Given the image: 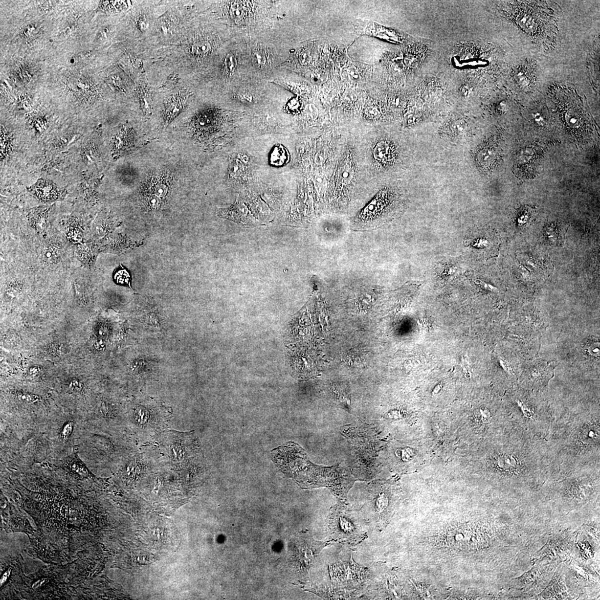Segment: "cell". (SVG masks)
I'll return each mask as SVG.
<instances>
[{
    "instance_id": "obj_1",
    "label": "cell",
    "mask_w": 600,
    "mask_h": 600,
    "mask_svg": "<svg viewBox=\"0 0 600 600\" xmlns=\"http://www.w3.org/2000/svg\"><path fill=\"white\" fill-rule=\"evenodd\" d=\"M76 447L80 458L89 468L96 471L116 472L138 446L127 434L85 430Z\"/></svg>"
},
{
    "instance_id": "obj_2",
    "label": "cell",
    "mask_w": 600,
    "mask_h": 600,
    "mask_svg": "<svg viewBox=\"0 0 600 600\" xmlns=\"http://www.w3.org/2000/svg\"><path fill=\"white\" fill-rule=\"evenodd\" d=\"M126 410V434L138 446L153 444L171 416L167 408L149 400L134 402Z\"/></svg>"
},
{
    "instance_id": "obj_3",
    "label": "cell",
    "mask_w": 600,
    "mask_h": 600,
    "mask_svg": "<svg viewBox=\"0 0 600 600\" xmlns=\"http://www.w3.org/2000/svg\"><path fill=\"white\" fill-rule=\"evenodd\" d=\"M158 14L148 39L140 42L144 46L164 44L185 29L192 19L193 3L185 1H159Z\"/></svg>"
},
{
    "instance_id": "obj_4",
    "label": "cell",
    "mask_w": 600,
    "mask_h": 600,
    "mask_svg": "<svg viewBox=\"0 0 600 600\" xmlns=\"http://www.w3.org/2000/svg\"><path fill=\"white\" fill-rule=\"evenodd\" d=\"M165 461L155 444L138 446L122 463L117 475L126 486L136 488L148 484Z\"/></svg>"
},
{
    "instance_id": "obj_5",
    "label": "cell",
    "mask_w": 600,
    "mask_h": 600,
    "mask_svg": "<svg viewBox=\"0 0 600 600\" xmlns=\"http://www.w3.org/2000/svg\"><path fill=\"white\" fill-rule=\"evenodd\" d=\"M153 444H156L166 463L177 471L191 459L202 454L194 431L181 432L166 428Z\"/></svg>"
},
{
    "instance_id": "obj_6",
    "label": "cell",
    "mask_w": 600,
    "mask_h": 600,
    "mask_svg": "<svg viewBox=\"0 0 600 600\" xmlns=\"http://www.w3.org/2000/svg\"><path fill=\"white\" fill-rule=\"evenodd\" d=\"M50 439L53 457L56 460L63 459L70 455L86 430L83 418L68 416L53 418Z\"/></svg>"
},
{
    "instance_id": "obj_7",
    "label": "cell",
    "mask_w": 600,
    "mask_h": 600,
    "mask_svg": "<svg viewBox=\"0 0 600 600\" xmlns=\"http://www.w3.org/2000/svg\"><path fill=\"white\" fill-rule=\"evenodd\" d=\"M156 92L161 96L159 114L164 128H166L185 111L194 95L193 92L182 84L177 85L162 84L156 89Z\"/></svg>"
},
{
    "instance_id": "obj_8",
    "label": "cell",
    "mask_w": 600,
    "mask_h": 600,
    "mask_svg": "<svg viewBox=\"0 0 600 600\" xmlns=\"http://www.w3.org/2000/svg\"><path fill=\"white\" fill-rule=\"evenodd\" d=\"M158 1H133L128 14L129 40L142 42L149 38L158 14Z\"/></svg>"
},
{
    "instance_id": "obj_9",
    "label": "cell",
    "mask_w": 600,
    "mask_h": 600,
    "mask_svg": "<svg viewBox=\"0 0 600 600\" xmlns=\"http://www.w3.org/2000/svg\"><path fill=\"white\" fill-rule=\"evenodd\" d=\"M354 513L348 509H333L329 526L334 539L346 542L360 540L364 529L362 520L357 518L358 513Z\"/></svg>"
},
{
    "instance_id": "obj_10",
    "label": "cell",
    "mask_w": 600,
    "mask_h": 600,
    "mask_svg": "<svg viewBox=\"0 0 600 600\" xmlns=\"http://www.w3.org/2000/svg\"><path fill=\"white\" fill-rule=\"evenodd\" d=\"M173 178L168 171L160 170L150 175L142 187V193L148 205L153 208L160 205L161 199L168 194Z\"/></svg>"
},
{
    "instance_id": "obj_11",
    "label": "cell",
    "mask_w": 600,
    "mask_h": 600,
    "mask_svg": "<svg viewBox=\"0 0 600 600\" xmlns=\"http://www.w3.org/2000/svg\"><path fill=\"white\" fill-rule=\"evenodd\" d=\"M555 366L554 361H534L526 367L523 374L524 380L531 388L545 390L554 377Z\"/></svg>"
},
{
    "instance_id": "obj_12",
    "label": "cell",
    "mask_w": 600,
    "mask_h": 600,
    "mask_svg": "<svg viewBox=\"0 0 600 600\" xmlns=\"http://www.w3.org/2000/svg\"><path fill=\"white\" fill-rule=\"evenodd\" d=\"M155 90L156 89L151 85L146 75L140 77L135 82L134 98L143 115L147 118L153 115Z\"/></svg>"
},
{
    "instance_id": "obj_13",
    "label": "cell",
    "mask_w": 600,
    "mask_h": 600,
    "mask_svg": "<svg viewBox=\"0 0 600 600\" xmlns=\"http://www.w3.org/2000/svg\"><path fill=\"white\" fill-rule=\"evenodd\" d=\"M355 177V167L353 154L349 152L341 162L338 169L335 177V183L337 188L342 189H348L352 186Z\"/></svg>"
},
{
    "instance_id": "obj_14",
    "label": "cell",
    "mask_w": 600,
    "mask_h": 600,
    "mask_svg": "<svg viewBox=\"0 0 600 600\" xmlns=\"http://www.w3.org/2000/svg\"><path fill=\"white\" fill-rule=\"evenodd\" d=\"M218 215L239 223H245L253 219L242 199L238 196L234 205L227 209L220 210Z\"/></svg>"
},
{
    "instance_id": "obj_15",
    "label": "cell",
    "mask_w": 600,
    "mask_h": 600,
    "mask_svg": "<svg viewBox=\"0 0 600 600\" xmlns=\"http://www.w3.org/2000/svg\"><path fill=\"white\" fill-rule=\"evenodd\" d=\"M31 191L40 201L44 202L55 201L61 198V192L58 187L46 181L37 183Z\"/></svg>"
},
{
    "instance_id": "obj_16",
    "label": "cell",
    "mask_w": 600,
    "mask_h": 600,
    "mask_svg": "<svg viewBox=\"0 0 600 600\" xmlns=\"http://www.w3.org/2000/svg\"><path fill=\"white\" fill-rule=\"evenodd\" d=\"M134 133L130 126H122L113 139V150L117 154L124 153L133 145Z\"/></svg>"
},
{
    "instance_id": "obj_17",
    "label": "cell",
    "mask_w": 600,
    "mask_h": 600,
    "mask_svg": "<svg viewBox=\"0 0 600 600\" xmlns=\"http://www.w3.org/2000/svg\"><path fill=\"white\" fill-rule=\"evenodd\" d=\"M77 258L87 267H91L96 259L98 249L94 244L86 243L77 247Z\"/></svg>"
},
{
    "instance_id": "obj_18",
    "label": "cell",
    "mask_w": 600,
    "mask_h": 600,
    "mask_svg": "<svg viewBox=\"0 0 600 600\" xmlns=\"http://www.w3.org/2000/svg\"><path fill=\"white\" fill-rule=\"evenodd\" d=\"M248 158L244 155H238L231 159L229 165V174L232 178L238 179L245 174Z\"/></svg>"
},
{
    "instance_id": "obj_19",
    "label": "cell",
    "mask_w": 600,
    "mask_h": 600,
    "mask_svg": "<svg viewBox=\"0 0 600 600\" xmlns=\"http://www.w3.org/2000/svg\"><path fill=\"white\" fill-rule=\"evenodd\" d=\"M111 225L112 223L109 218L105 216L98 218L93 223L91 229L93 238H100L104 236L111 228Z\"/></svg>"
},
{
    "instance_id": "obj_20",
    "label": "cell",
    "mask_w": 600,
    "mask_h": 600,
    "mask_svg": "<svg viewBox=\"0 0 600 600\" xmlns=\"http://www.w3.org/2000/svg\"><path fill=\"white\" fill-rule=\"evenodd\" d=\"M47 210L40 209L31 212L30 221L35 229L43 232L46 228Z\"/></svg>"
},
{
    "instance_id": "obj_21",
    "label": "cell",
    "mask_w": 600,
    "mask_h": 600,
    "mask_svg": "<svg viewBox=\"0 0 600 600\" xmlns=\"http://www.w3.org/2000/svg\"><path fill=\"white\" fill-rule=\"evenodd\" d=\"M289 160V153L284 147L280 145L275 147L270 157L271 164L275 166H282Z\"/></svg>"
},
{
    "instance_id": "obj_22",
    "label": "cell",
    "mask_w": 600,
    "mask_h": 600,
    "mask_svg": "<svg viewBox=\"0 0 600 600\" xmlns=\"http://www.w3.org/2000/svg\"><path fill=\"white\" fill-rule=\"evenodd\" d=\"M560 227L557 224H553L546 228L545 235L547 239L550 243L559 244L562 242V235Z\"/></svg>"
},
{
    "instance_id": "obj_23",
    "label": "cell",
    "mask_w": 600,
    "mask_h": 600,
    "mask_svg": "<svg viewBox=\"0 0 600 600\" xmlns=\"http://www.w3.org/2000/svg\"><path fill=\"white\" fill-rule=\"evenodd\" d=\"M496 157L495 151L490 148H486L481 150L477 155V160L481 165L488 166L495 160Z\"/></svg>"
},
{
    "instance_id": "obj_24",
    "label": "cell",
    "mask_w": 600,
    "mask_h": 600,
    "mask_svg": "<svg viewBox=\"0 0 600 600\" xmlns=\"http://www.w3.org/2000/svg\"><path fill=\"white\" fill-rule=\"evenodd\" d=\"M390 154V147L385 142H379L375 147L374 156L378 161H382L388 157Z\"/></svg>"
},
{
    "instance_id": "obj_25",
    "label": "cell",
    "mask_w": 600,
    "mask_h": 600,
    "mask_svg": "<svg viewBox=\"0 0 600 600\" xmlns=\"http://www.w3.org/2000/svg\"><path fill=\"white\" fill-rule=\"evenodd\" d=\"M474 415L476 422L481 424H488L491 421L492 415L487 408L481 407L477 409Z\"/></svg>"
},
{
    "instance_id": "obj_26",
    "label": "cell",
    "mask_w": 600,
    "mask_h": 600,
    "mask_svg": "<svg viewBox=\"0 0 600 600\" xmlns=\"http://www.w3.org/2000/svg\"><path fill=\"white\" fill-rule=\"evenodd\" d=\"M516 80L521 87L528 88L530 84V77L528 73L524 70H519L516 72Z\"/></svg>"
},
{
    "instance_id": "obj_27",
    "label": "cell",
    "mask_w": 600,
    "mask_h": 600,
    "mask_svg": "<svg viewBox=\"0 0 600 600\" xmlns=\"http://www.w3.org/2000/svg\"><path fill=\"white\" fill-rule=\"evenodd\" d=\"M113 30L112 26L110 25L104 26L101 27V29L98 32L97 38L98 40L104 41L111 39V37L113 35Z\"/></svg>"
},
{
    "instance_id": "obj_28",
    "label": "cell",
    "mask_w": 600,
    "mask_h": 600,
    "mask_svg": "<svg viewBox=\"0 0 600 600\" xmlns=\"http://www.w3.org/2000/svg\"><path fill=\"white\" fill-rule=\"evenodd\" d=\"M253 59L255 62L259 65V66H264L266 64L267 58L265 53L263 51H256L253 55Z\"/></svg>"
},
{
    "instance_id": "obj_29",
    "label": "cell",
    "mask_w": 600,
    "mask_h": 600,
    "mask_svg": "<svg viewBox=\"0 0 600 600\" xmlns=\"http://www.w3.org/2000/svg\"><path fill=\"white\" fill-rule=\"evenodd\" d=\"M416 453L413 449L410 448H405L402 449L401 452V457L402 460L405 462H407L411 460L415 456Z\"/></svg>"
},
{
    "instance_id": "obj_30",
    "label": "cell",
    "mask_w": 600,
    "mask_h": 600,
    "mask_svg": "<svg viewBox=\"0 0 600 600\" xmlns=\"http://www.w3.org/2000/svg\"><path fill=\"white\" fill-rule=\"evenodd\" d=\"M451 130L456 134L464 133L465 130V122L463 121H458L454 122L451 126Z\"/></svg>"
},
{
    "instance_id": "obj_31",
    "label": "cell",
    "mask_w": 600,
    "mask_h": 600,
    "mask_svg": "<svg viewBox=\"0 0 600 600\" xmlns=\"http://www.w3.org/2000/svg\"><path fill=\"white\" fill-rule=\"evenodd\" d=\"M224 64H225V67L227 71L232 72L234 70L235 64L233 56L231 55H227L225 61H224Z\"/></svg>"
},
{
    "instance_id": "obj_32",
    "label": "cell",
    "mask_w": 600,
    "mask_h": 600,
    "mask_svg": "<svg viewBox=\"0 0 600 600\" xmlns=\"http://www.w3.org/2000/svg\"><path fill=\"white\" fill-rule=\"evenodd\" d=\"M238 97L240 101H242L244 103H252L253 96L250 93L247 92H240L238 95Z\"/></svg>"
},
{
    "instance_id": "obj_33",
    "label": "cell",
    "mask_w": 600,
    "mask_h": 600,
    "mask_svg": "<svg viewBox=\"0 0 600 600\" xmlns=\"http://www.w3.org/2000/svg\"><path fill=\"white\" fill-rule=\"evenodd\" d=\"M232 14L236 19H242L244 15V11L243 8L240 6H235L233 7L232 10Z\"/></svg>"
},
{
    "instance_id": "obj_34",
    "label": "cell",
    "mask_w": 600,
    "mask_h": 600,
    "mask_svg": "<svg viewBox=\"0 0 600 600\" xmlns=\"http://www.w3.org/2000/svg\"><path fill=\"white\" fill-rule=\"evenodd\" d=\"M533 118L534 121H535L536 123L538 124V125L544 126L545 125V118L544 117V116H543L541 115L540 113L539 112L534 113H533Z\"/></svg>"
},
{
    "instance_id": "obj_35",
    "label": "cell",
    "mask_w": 600,
    "mask_h": 600,
    "mask_svg": "<svg viewBox=\"0 0 600 600\" xmlns=\"http://www.w3.org/2000/svg\"><path fill=\"white\" fill-rule=\"evenodd\" d=\"M530 216H531V214H529V212H526V211H524V214L522 213L521 215H520V217L519 218V221L522 222V223H526L530 219Z\"/></svg>"
},
{
    "instance_id": "obj_36",
    "label": "cell",
    "mask_w": 600,
    "mask_h": 600,
    "mask_svg": "<svg viewBox=\"0 0 600 600\" xmlns=\"http://www.w3.org/2000/svg\"><path fill=\"white\" fill-rule=\"evenodd\" d=\"M498 109H499V111L501 112L504 113L506 112L508 110L507 103L505 101H501L499 106H498Z\"/></svg>"
},
{
    "instance_id": "obj_37",
    "label": "cell",
    "mask_w": 600,
    "mask_h": 600,
    "mask_svg": "<svg viewBox=\"0 0 600 600\" xmlns=\"http://www.w3.org/2000/svg\"><path fill=\"white\" fill-rule=\"evenodd\" d=\"M461 92H462L463 96H467L469 95V93H470V89H469L467 86H464Z\"/></svg>"
},
{
    "instance_id": "obj_38",
    "label": "cell",
    "mask_w": 600,
    "mask_h": 600,
    "mask_svg": "<svg viewBox=\"0 0 600 600\" xmlns=\"http://www.w3.org/2000/svg\"><path fill=\"white\" fill-rule=\"evenodd\" d=\"M442 387H443L442 383H440V384L436 386L435 388L434 389L433 391V393H432V394H433V395L438 394L439 393L440 391L442 390Z\"/></svg>"
},
{
    "instance_id": "obj_39",
    "label": "cell",
    "mask_w": 600,
    "mask_h": 600,
    "mask_svg": "<svg viewBox=\"0 0 600 600\" xmlns=\"http://www.w3.org/2000/svg\"><path fill=\"white\" fill-rule=\"evenodd\" d=\"M10 570H9L7 571L6 573L4 574L1 579V585H2L4 582H5L6 581L7 578L9 577L10 575Z\"/></svg>"
},
{
    "instance_id": "obj_40",
    "label": "cell",
    "mask_w": 600,
    "mask_h": 600,
    "mask_svg": "<svg viewBox=\"0 0 600 600\" xmlns=\"http://www.w3.org/2000/svg\"><path fill=\"white\" fill-rule=\"evenodd\" d=\"M44 580H45V579H40V580H39V581L35 583L33 586V588L36 589V588H38V587H40V586H42V584H43V583H44Z\"/></svg>"
}]
</instances>
